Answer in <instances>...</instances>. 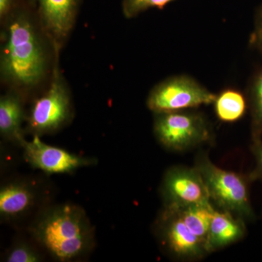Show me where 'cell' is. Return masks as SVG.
Listing matches in <instances>:
<instances>
[{
  "label": "cell",
  "mask_w": 262,
  "mask_h": 262,
  "mask_svg": "<svg viewBox=\"0 0 262 262\" xmlns=\"http://www.w3.org/2000/svg\"><path fill=\"white\" fill-rule=\"evenodd\" d=\"M35 239L56 259L80 257L92 247L94 231L80 207L63 205L52 208L32 227Z\"/></svg>",
  "instance_id": "1"
},
{
  "label": "cell",
  "mask_w": 262,
  "mask_h": 262,
  "mask_svg": "<svg viewBox=\"0 0 262 262\" xmlns=\"http://www.w3.org/2000/svg\"><path fill=\"white\" fill-rule=\"evenodd\" d=\"M46 59L35 29L27 15L10 20L1 58L2 73L20 85L31 86L42 78Z\"/></svg>",
  "instance_id": "2"
},
{
  "label": "cell",
  "mask_w": 262,
  "mask_h": 262,
  "mask_svg": "<svg viewBox=\"0 0 262 262\" xmlns=\"http://www.w3.org/2000/svg\"><path fill=\"white\" fill-rule=\"evenodd\" d=\"M194 167L204 181L210 199L219 210L229 212L245 221L255 220L248 178L220 168L203 152L196 157Z\"/></svg>",
  "instance_id": "3"
},
{
  "label": "cell",
  "mask_w": 262,
  "mask_h": 262,
  "mask_svg": "<svg viewBox=\"0 0 262 262\" xmlns=\"http://www.w3.org/2000/svg\"><path fill=\"white\" fill-rule=\"evenodd\" d=\"M154 133L164 147L174 151L192 149L213 139L206 117L184 110L156 113Z\"/></svg>",
  "instance_id": "4"
},
{
  "label": "cell",
  "mask_w": 262,
  "mask_h": 262,
  "mask_svg": "<svg viewBox=\"0 0 262 262\" xmlns=\"http://www.w3.org/2000/svg\"><path fill=\"white\" fill-rule=\"evenodd\" d=\"M217 95L189 76H174L151 90L147 99L150 110L156 113L181 111L214 103Z\"/></svg>",
  "instance_id": "5"
},
{
  "label": "cell",
  "mask_w": 262,
  "mask_h": 262,
  "mask_svg": "<svg viewBox=\"0 0 262 262\" xmlns=\"http://www.w3.org/2000/svg\"><path fill=\"white\" fill-rule=\"evenodd\" d=\"M157 233L164 248L179 259H201L208 253L204 243L191 232L176 210L164 208L157 222Z\"/></svg>",
  "instance_id": "6"
},
{
  "label": "cell",
  "mask_w": 262,
  "mask_h": 262,
  "mask_svg": "<svg viewBox=\"0 0 262 262\" xmlns=\"http://www.w3.org/2000/svg\"><path fill=\"white\" fill-rule=\"evenodd\" d=\"M161 194L165 208L173 209L211 201L204 181L195 167L169 169L162 182Z\"/></svg>",
  "instance_id": "7"
},
{
  "label": "cell",
  "mask_w": 262,
  "mask_h": 262,
  "mask_svg": "<svg viewBox=\"0 0 262 262\" xmlns=\"http://www.w3.org/2000/svg\"><path fill=\"white\" fill-rule=\"evenodd\" d=\"M70 97L64 84L55 78L49 90L33 105L29 127L36 135L56 130L68 119Z\"/></svg>",
  "instance_id": "8"
},
{
  "label": "cell",
  "mask_w": 262,
  "mask_h": 262,
  "mask_svg": "<svg viewBox=\"0 0 262 262\" xmlns=\"http://www.w3.org/2000/svg\"><path fill=\"white\" fill-rule=\"evenodd\" d=\"M20 144L23 147L26 160L32 166L46 173H70L92 163L91 160L45 144L38 135L30 141L24 139Z\"/></svg>",
  "instance_id": "9"
},
{
  "label": "cell",
  "mask_w": 262,
  "mask_h": 262,
  "mask_svg": "<svg viewBox=\"0 0 262 262\" xmlns=\"http://www.w3.org/2000/svg\"><path fill=\"white\" fill-rule=\"evenodd\" d=\"M245 222L229 212L216 209L206 239L208 253L227 247L244 238L246 234Z\"/></svg>",
  "instance_id": "10"
},
{
  "label": "cell",
  "mask_w": 262,
  "mask_h": 262,
  "mask_svg": "<svg viewBox=\"0 0 262 262\" xmlns=\"http://www.w3.org/2000/svg\"><path fill=\"white\" fill-rule=\"evenodd\" d=\"M45 24L52 34L63 37L75 20L78 0H37Z\"/></svg>",
  "instance_id": "11"
},
{
  "label": "cell",
  "mask_w": 262,
  "mask_h": 262,
  "mask_svg": "<svg viewBox=\"0 0 262 262\" xmlns=\"http://www.w3.org/2000/svg\"><path fill=\"white\" fill-rule=\"evenodd\" d=\"M35 201V192L29 184L10 183L0 191V213L8 219L20 216L32 208Z\"/></svg>",
  "instance_id": "12"
},
{
  "label": "cell",
  "mask_w": 262,
  "mask_h": 262,
  "mask_svg": "<svg viewBox=\"0 0 262 262\" xmlns=\"http://www.w3.org/2000/svg\"><path fill=\"white\" fill-rule=\"evenodd\" d=\"M216 209L211 201H207L174 210L178 212L181 219L191 232L206 245L212 220Z\"/></svg>",
  "instance_id": "13"
},
{
  "label": "cell",
  "mask_w": 262,
  "mask_h": 262,
  "mask_svg": "<svg viewBox=\"0 0 262 262\" xmlns=\"http://www.w3.org/2000/svg\"><path fill=\"white\" fill-rule=\"evenodd\" d=\"M23 110L18 98L14 95H6L0 100V132L10 139L21 142L24 140L20 131Z\"/></svg>",
  "instance_id": "14"
},
{
  "label": "cell",
  "mask_w": 262,
  "mask_h": 262,
  "mask_svg": "<svg viewBox=\"0 0 262 262\" xmlns=\"http://www.w3.org/2000/svg\"><path fill=\"white\" fill-rule=\"evenodd\" d=\"M215 112L222 121H237L244 116L247 107L246 98L235 89H226L216 96Z\"/></svg>",
  "instance_id": "15"
},
{
  "label": "cell",
  "mask_w": 262,
  "mask_h": 262,
  "mask_svg": "<svg viewBox=\"0 0 262 262\" xmlns=\"http://www.w3.org/2000/svg\"><path fill=\"white\" fill-rule=\"evenodd\" d=\"M248 102L251 116V138L253 143L262 138V67L255 74L248 88Z\"/></svg>",
  "instance_id": "16"
},
{
  "label": "cell",
  "mask_w": 262,
  "mask_h": 262,
  "mask_svg": "<svg viewBox=\"0 0 262 262\" xmlns=\"http://www.w3.org/2000/svg\"><path fill=\"white\" fill-rule=\"evenodd\" d=\"M175 0H123L122 11L126 18H134L150 8L162 9Z\"/></svg>",
  "instance_id": "17"
},
{
  "label": "cell",
  "mask_w": 262,
  "mask_h": 262,
  "mask_svg": "<svg viewBox=\"0 0 262 262\" xmlns=\"http://www.w3.org/2000/svg\"><path fill=\"white\" fill-rule=\"evenodd\" d=\"M40 259L39 253L25 244L17 245L6 256V261L9 262H37Z\"/></svg>",
  "instance_id": "18"
},
{
  "label": "cell",
  "mask_w": 262,
  "mask_h": 262,
  "mask_svg": "<svg viewBox=\"0 0 262 262\" xmlns=\"http://www.w3.org/2000/svg\"><path fill=\"white\" fill-rule=\"evenodd\" d=\"M250 45L262 55V4L256 10L254 28L250 37Z\"/></svg>",
  "instance_id": "19"
},
{
  "label": "cell",
  "mask_w": 262,
  "mask_h": 262,
  "mask_svg": "<svg viewBox=\"0 0 262 262\" xmlns=\"http://www.w3.org/2000/svg\"><path fill=\"white\" fill-rule=\"evenodd\" d=\"M252 151L256 160V166L251 177L253 180L258 179L262 181V140L253 143Z\"/></svg>",
  "instance_id": "20"
},
{
  "label": "cell",
  "mask_w": 262,
  "mask_h": 262,
  "mask_svg": "<svg viewBox=\"0 0 262 262\" xmlns=\"http://www.w3.org/2000/svg\"><path fill=\"white\" fill-rule=\"evenodd\" d=\"M15 0H0V16L3 18L13 8Z\"/></svg>",
  "instance_id": "21"
}]
</instances>
